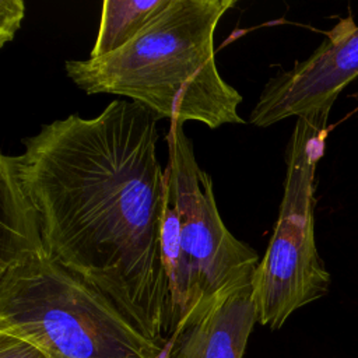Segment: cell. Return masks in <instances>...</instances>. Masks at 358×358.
<instances>
[{"mask_svg": "<svg viewBox=\"0 0 358 358\" xmlns=\"http://www.w3.org/2000/svg\"><path fill=\"white\" fill-rule=\"evenodd\" d=\"M157 122L140 103L116 99L90 119L43 123L14 157L48 255L171 344Z\"/></svg>", "mask_w": 358, "mask_h": 358, "instance_id": "6da1fadb", "label": "cell"}, {"mask_svg": "<svg viewBox=\"0 0 358 358\" xmlns=\"http://www.w3.org/2000/svg\"><path fill=\"white\" fill-rule=\"evenodd\" d=\"M236 0H171L131 42L99 59L67 60V77L85 94L129 98L169 122L210 129L243 124L242 95L220 74L214 32Z\"/></svg>", "mask_w": 358, "mask_h": 358, "instance_id": "7a4b0ae2", "label": "cell"}, {"mask_svg": "<svg viewBox=\"0 0 358 358\" xmlns=\"http://www.w3.org/2000/svg\"><path fill=\"white\" fill-rule=\"evenodd\" d=\"M0 333L48 358H168L172 350L46 250L0 267Z\"/></svg>", "mask_w": 358, "mask_h": 358, "instance_id": "3957f363", "label": "cell"}, {"mask_svg": "<svg viewBox=\"0 0 358 358\" xmlns=\"http://www.w3.org/2000/svg\"><path fill=\"white\" fill-rule=\"evenodd\" d=\"M162 215V260L169 280L172 337L200 319L222 295L253 280L257 252L225 227L211 176L196 159L183 124L169 122Z\"/></svg>", "mask_w": 358, "mask_h": 358, "instance_id": "277c9868", "label": "cell"}, {"mask_svg": "<svg viewBox=\"0 0 358 358\" xmlns=\"http://www.w3.org/2000/svg\"><path fill=\"white\" fill-rule=\"evenodd\" d=\"M330 112L298 117L285 152L284 193L278 218L253 275L257 323L281 329L298 309L330 288L315 239L316 168L324 154Z\"/></svg>", "mask_w": 358, "mask_h": 358, "instance_id": "5b68a950", "label": "cell"}, {"mask_svg": "<svg viewBox=\"0 0 358 358\" xmlns=\"http://www.w3.org/2000/svg\"><path fill=\"white\" fill-rule=\"evenodd\" d=\"M358 77V24L350 14L302 62L278 70L263 87L249 123L268 127L295 116L330 112L341 91Z\"/></svg>", "mask_w": 358, "mask_h": 358, "instance_id": "8992f818", "label": "cell"}, {"mask_svg": "<svg viewBox=\"0 0 358 358\" xmlns=\"http://www.w3.org/2000/svg\"><path fill=\"white\" fill-rule=\"evenodd\" d=\"M252 281L222 295L185 329L168 358H243L257 323Z\"/></svg>", "mask_w": 358, "mask_h": 358, "instance_id": "52a82bcc", "label": "cell"}, {"mask_svg": "<svg viewBox=\"0 0 358 358\" xmlns=\"http://www.w3.org/2000/svg\"><path fill=\"white\" fill-rule=\"evenodd\" d=\"M46 250L36 210L29 200L14 155H0V267Z\"/></svg>", "mask_w": 358, "mask_h": 358, "instance_id": "ba28073f", "label": "cell"}, {"mask_svg": "<svg viewBox=\"0 0 358 358\" xmlns=\"http://www.w3.org/2000/svg\"><path fill=\"white\" fill-rule=\"evenodd\" d=\"M171 0H103L95 43L88 59L105 57L131 42Z\"/></svg>", "mask_w": 358, "mask_h": 358, "instance_id": "9c48e42d", "label": "cell"}, {"mask_svg": "<svg viewBox=\"0 0 358 358\" xmlns=\"http://www.w3.org/2000/svg\"><path fill=\"white\" fill-rule=\"evenodd\" d=\"M25 17L22 0H0V48L11 42Z\"/></svg>", "mask_w": 358, "mask_h": 358, "instance_id": "30bf717a", "label": "cell"}, {"mask_svg": "<svg viewBox=\"0 0 358 358\" xmlns=\"http://www.w3.org/2000/svg\"><path fill=\"white\" fill-rule=\"evenodd\" d=\"M0 358H48L34 345L0 333Z\"/></svg>", "mask_w": 358, "mask_h": 358, "instance_id": "8fae6325", "label": "cell"}]
</instances>
